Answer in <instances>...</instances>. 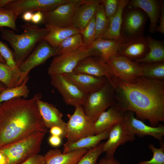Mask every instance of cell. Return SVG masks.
I'll return each mask as SVG.
<instances>
[{
    "label": "cell",
    "instance_id": "obj_5",
    "mask_svg": "<svg viewBox=\"0 0 164 164\" xmlns=\"http://www.w3.org/2000/svg\"><path fill=\"white\" fill-rule=\"evenodd\" d=\"M115 89L107 80L97 90L87 94L82 106L85 114L94 121L103 112L116 102Z\"/></svg>",
    "mask_w": 164,
    "mask_h": 164
},
{
    "label": "cell",
    "instance_id": "obj_7",
    "mask_svg": "<svg viewBox=\"0 0 164 164\" xmlns=\"http://www.w3.org/2000/svg\"><path fill=\"white\" fill-rule=\"evenodd\" d=\"M148 18L142 9L126 6L123 12L120 31L122 40L144 36Z\"/></svg>",
    "mask_w": 164,
    "mask_h": 164
},
{
    "label": "cell",
    "instance_id": "obj_42",
    "mask_svg": "<svg viewBox=\"0 0 164 164\" xmlns=\"http://www.w3.org/2000/svg\"><path fill=\"white\" fill-rule=\"evenodd\" d=\"M50 129L49 132L51 135L59 136L62 138L66 137V132L61 128L55 126Z\"/></svg>",
    "mask_w": 164,
    "mask_h": 164
},
{
    "label": "cell",
    "instance_id": "obj_46",
    "mask_svg": "<svg viewBox=\"0 0 164 164\" xmlns=\"http://www.w3.org/2000/svg\"><path fill=\"white\" fill-rule=\"evenodd\" d=\"M0 164H9V160L7 157L1 150H0Z\"/></svg>",
    "mask_w": 164,
    "mask_h": 164
},
{
    "label": "cell",
    "instance_id": "obj_35",
    "mask_svg": "<svg viewBox=\"0 0 164 164\" xmlns=\"http://www.w3.org/2000/svg\"><path fill=\"white\" fill-rule=\"evenodd\" d=\"M18 16L13 11L5 8L0 9V27H7L17 31L16 21Z\"/></svg>",
    "mask_w": 164,
    "mask_h": 164
},
{
    "label": "cell",
    "instance_id": "obj_24",
    "mask_svg": "<svg viewBox=\"0 0 164 164\" xmlns=\"http://www.w3.org/2000/svg\"><path fill=\"white\" fill-rule=\"evenodd\" d=\"M87 151L81 149L63 153L59 149H50L44 155L45 164H76Z\"/></svg>",
    "mask_w": 164,
    "mask_h": 164
},
{
    "label": "cell",
    "instance_id": "obj_50",
    "mask_svg": "<svg viewBox=\"0 0 164 164\" xmlns=\"http://www.w3.org/2000/svg\"><path fill=\"white\" fill-rule=\"evenodd\" d=\"M0 62L6 63L5 61L0 54Z\"/></svg>",
    "mask_w": 164,
    "mask_h": 164
},
{
    "label": "cell",
    "instance_id": "obj_39",
    "mask_svg": "<svg viewBox=\"0 0 164 164\" xmlns=\"http://www.w3.org/2000/svg\"><path fill=\"white\" fill-rule=\"evenodd\" d=\"M105 14L110 20L117 12L119 0H101Z\"/></svg>",
    "mask_w": 164,
    "mask_h": 164
},
{
    "label": "cell",
    "instance_id": "obj_8",
    "mask_svg": "<svg viewBox=\"0 0 164 164\" xmlns=\"http://www.w3.org/2000/svg\"><path fill=\"white\" fill-rule=\"evenodd\" d=\"M89 56H94L84 45L74 51L57 55L52 61L48 73L51 76L72 72L82 60Z\"/></svg>",
    "mask_w": 164,
    "mask_h": 164
},
{
    "label": "cell",
    "instance_id": "obj_19",
    "mask_svg": "<svg viewBox=\"0 0 164 164\" xmlns=\"http://www.w3.org/2000/svg\"><path fill=\"white\" fill-rule=\"evenodd\" d=\"M100 0H80L73 17L72 25L75 28L82 31L94 15Z\"/></svg>",
    "mask_w": 164,
    "mask_h": 164
},
{
    "label": "cell",
    "instance_id": "obj_25",
    "mask_svg": "<svg viewBox=\"0 0 164 164\" xmlns=\"http://www.w3.org/2000/svg\"><path fill=\"white\" fill-rule=\"evenodd\" d=\"M109 129L99 134L88 136L72 143L64 144L63 152L66 153L81 149L89 150L108 138Z\"/></svg>",
    "mask_w": 164,
    "mask_h": 164
},
{
    "label": "cell",
    "instance_id": "obj_34",
    "mask_svg": "<svg viewBox=\"0 0 164 164\" xmlns=\"http://www.w3.org/2000/svg\"><path fill=\"white\" fill-rule=\"evenodd\" d=\"M0 82L9 88L19 86L13 72L6 63L0 62Z\"/></svg>",
    "mask_w": 164,
    "mask_h": 164
},
{
    "label": "cell",
    "instance_id": "obj_41",
    "mask_svg": "<svg viewBox=\"0 0 164 164\" xmlns=\"http://www.w3.org/2000/svg\"><path fill=\"white\" fill-rule=\"evenodd\" d=\"M20 164H45L44 155L37 154Z\"/></svg>",
    "mask_w": 164,
    "mask_h": 164
},
{
    "label": "cell",
    "instance_id": "obj_1",
    "mask_svg": "<svg viewBox=\"0 0 164 164\" xmlns=\"http://www.w3.org/2000/svg\"><path fill=\"white\" fill-rule=\"evenodd\" d=\"M116 103L125 112L156 127L164 122V81L141 77L126 82L114 77Z\"/></svg>",
    "mask_w": 164,
    "mask_h": 164
},
{
    "label": "cell",
    "instance_id": "obj_43",
    "mask_svg": "<svg viewBox=\"0 0 164 164\" xmlns=\"http://www.w3.org/2000/svg\"><path fill=\"white\" fill-rule=\"evenodd\" d=\"M62 139L59 136L51 135L48 138V142L52 146L57 147L61 144Z\"/></svg>",
    "mask_w": 164,
    "mask_h": 164
},
{
    "label": "cell",
    "instance_id": "obj_26",
    "mask_svg": "<svg viewBox=\"0 0 164 164\" xmlns=\"http://www.w3.org/2000/svg\"><path fill=\"white\" fill-rule=\"evenodd\" d=\"M146 38L148 52L143 57L135 61L138 63L164 62V41L155 39L149 35H147Z\"/></svg>",
    "mask_w": 164,
    "mask_h": 164
},
{
    "label": "cell",
    "instance_id": "obj_36",
    "mask_svg": "<svg viewBox=\"0 0 164 164\" xmlns=\"http://www.w3.org/2000/svg\"><path fill=\"white\" fill-rule=\"evenodd\" d=\"M104 142L88 150L81 158L76 164H96L99 157L103 152Z\"/></svg>",
    "mask_w": 164,
    "mask_h": 164
},
{
    "label": "cell",
    "instance_id": "obj_22",
    "mask_svg": "<svg viewBox=\"0 0 164 164\" xmlns=\"http://www.w3.org/2000/svg\"><path fill=\"white\" fill-rule=\"evenodd\" d=\"M127 6L140 8L146 13L150 21L149 31L153 33L158 26L160 14V6L155 0H132L129 1Z\"/></svg>",
    "mask_w": 164,
    "mask_h": 164
},
{
    "label": "cell",
    "instance_id": "obj_44",
    "mask_svg": "<svg viewBox=\"0 0 164 164\" xmlns=\"http://www.w3.org/2000/svg\"><path fill=\"white\" fill-rule=\"evenodd\" d=\"M96 164H122L114 156L108 157L105 156L104 157L101 159Z\"/></svg>",
    "mask_w": 164,
    "mask_h": 164
},
{
    "label": "cell",
    "instance_id": "obj_29",
    "mask_svg": "<svg viewBox=\"0 0 164 164\" xmlns=\"http://www.w3.org/2000/svg\"><path fill=\"white\" fill-rule=\"evenodd\" d=\"M29 77V76L27 77L20 85L11 88H7L0 93V105L2 102L13 98L22 97L24 98H27L29 92L26 85Z\"/></svg>",
    "mask_w": 164,
    "mask_h": 164
},
{
    "label": "cell",
    "instance_id": "obj_9",
    "mask_svg": "<svg viewBox=\"0 0 164 164\" xmlns=\"http://www.w3.org/2000/svg\"><path fill=\"white\" fill-rule=\"evenodd\" d=\"M59 54L57 47L52 46L43 39L39 41L33 52L18 66L21 74L19 85L29 76L32 69L43 64L50 57Z\"/></svg>",
    "mask_w": 164,
    "mask_h": 164
},
{
    "label": "cell",
    "instance_id": "obj_21",
    "mask_svg": "<svg viewBox=\"0 0 164 164\" xmlns=\"http://www.w3.org/2000/svg\"><path fill=\"white\" fill-rule=\"evenodd\" d=\"M87 94L101 88L107 79L97 77L86 74L72 72L63 74Z\"/></svg>",
    "mask_w": 164,
    "mask_h": 164
},
{
    "label": "cell",
    "instance_id": "obj_4",
    "mask_svg": "<svg viewBox=\"0 0 164 164\" xmlns=\"http://www.w3.org/2000/svg\"><path fill=\"white\" fill-rule=\"evenodd\" d=\"M46 133L41 131L35 132L0 150L7 157L9 164H20L39 154Z\"/></svg>",
    "mask_w": 164,
    "mask_h": 164
},
{
    "label": "cell",
    "instance_id": "obj_49",
    "mask_svg": "<svg viewBox=\"0 0 164 164\" xmlns=\"http://www.w3.org/2000/svg\"><path fill=\"white\" fill-rule=\"evenodd\" d=\"M7 88L6 86L2 83L0 82V93Z\"/></svg>",
    "mask_w": 164,
    "mask_h": 164
},
{
    "label": "cell",
    "instance_id": "obj_40",
    "mask_svg": "<svg viewBox=\"0 0 164 164\" xmlns=\"http://www.w3.org/2000/svg\"><path fill=\"white\" fill-rule=\"evenodd\" d=\"M160 6V14L159 18V25L156 31L164 34V3L163 1H158Z\"/></svg>",
    "mask_w": 164,
    "mask_h": 164
},
{
    "label": "cell",
    "instance_id": "obj_37",
    "mask_svg": "<svg viewBox=\"0 0 164 164\" xmlns=\"http://www.w3.org/2000/svg\"><path fill=\"white\" fill-rule=\"evenodd\" d=\"M161 146L157 148L152 144L148 145L149 149L153 154L152 157L149 160L141 161L138 164H164V142H160Z\"/></svg>",
    "mask_w": 164,
    "mask_h": 164
},
{
    "label": "cell",
    "instance_id": "obj_18",
    "mask_svg": "<svg viewBox=\"0 0 164 164\" xmlns=\"http://www.w3.org/2000/svg\"><path fill=\"white\" fill-rule=\"evenodd\" d=\"M42 97L38 98L36 102L39 114L46 127L48 129L55 126H59L66 132L67 123L62 119L63 114L53 104L42 100Z\"/></svg>",
    "mask_w": 164,
    "mask_h": 164
},
{
    "label": "cell",
    "instance_id": "obj_28",
    "mask_svg": "<svg viewBox=\"0 0 164 164\" xmlns=\"http://www.w3.org/2000/svg\"><path fill=\"white\" fill-rule=\"evenodd\" d=\"M45 27L48 29L49 32L43 39L55 47H58L61 43L67 37L81 32L80 30L72 26L67 28L51 26Z\"/></svg>",
    "mask_w": 164,
    "mask_h": 164
},
{
    "label": "cell",
    "instance_id": "obj_45",
    "mask_svg": "<svg viewBox=\"0 0 164 164\" xmlns=\"http://www.w3.org/2000/svg\"><path fill=\"white\" fill-rule=\"evenodd\" d=\"M43 19V15L42 12H36L33 14L31 21L35 24H38L42 22Z\"/></svg>",
    "mask_w": 164,
    "mask_h": 164
},
{
    "label": "cell",
    "instance_id": "obj_3",
    "mask_svg": "<svg viewBox=\"0 0 164 164\" xmlns=\"http://www.w3.org/2000/svg\"><path fill=\"white\" fill-rule=\"evenodd\" d=\"M20 26L23 31L20 34L15 33L13 30L0 27L1 38L7 41L13 49L15 61L18 67L49 32L46 27L40 28L29 23Z\"/></svg>",
    "mask_w": 164,
    "mask_h": 164
},
{
    "label": "cell",
    "instance_id": "obj_16",
    "mask_svg": "<svg viewBox=\"0 0 164 164\" xmlns=\"http://www.w3.org/2000/svg\"><path fill=\"white\" fill-rule=\"evenodd\" d=\"M73 72L105 77L113 85L112 80L114 76L105 61L97 56H89L83 59Z\"/></svg>",
    "mask_w": 164,
    "mask_h": 164
},
{
    "label": "cell",
    "instance_id": "obj_6",
    "mask_svg": "<svg viewBox=\"0 0 164 164\" xmlns=\"http://www.w3.org/2000/svg\"><path fill=\"white\" fill-rule=\"evenodd\" d=\"M66 123V143L75 142L82 138L95 135L94 122L84 113L82 106L75 107L73 113L68 114Z\"/></svg>",
    "mask_w": 164,
    "mask_h": 164
},
{
    "label": "cell",
    "instance_id": "obj_30",
    "mask_svg": "<svg viewBox=\"0 0 164 164\" xmlns=\"http://www.w3.org/2000/svg\"><path fill=\"white\" fill-rule=\"evenodd\" d=\"M142 77L158 80L164 79V63H142L140 64Z\"/></svg>",
    "mask_w": 164,
    "mask_h": 164
},
{
    "label": "cell",
    "instance_id": "obj_20",
    "mask_svg": "<svg viewBox=\"0 0 164 164\" xmlns=\"http://www.w3.org/2000/svg\"><path fill=\"white\" fill-rule=\"evenodd\" d=\"M125 112L116 103L102 112L94 122L95 135L101 133L122 121Z\"/></svg>",
    "mask_w": 164,
    "mask_h": 164
},
{
    "label": "cell",
    "instance_id": "obj_13",
    "mask_svg": "<svg viewBox=\"0 0 164 164\" xmlns=\"http://www.w3.org/2000/svg\"><path fill=\"white\" fill-rule=\"evenodd\" d=\"M71 0H12L5 8L14 12L18 16L26 12L51 10Z\"/></svg>",
    "mask_w": 164,
    "mask_h": 164
},
{
    "label": "cell",
    "instance_id": "obj_48",
    "mask_svg": "<svg viewBox=\"0 0 164 164\" xmlns=\"http://www.w3.org/2000/svg\"><path fill=\"white\" fill-rule=\"evenodd\" d=\"M12 0H0V9L4 8L5 5Z\"/></svg>",
    "mask_w": 164,
    "mask_h": 164
},
{
    "label": "cell",
    "instance_id": "obj_23",
    "mask_svg": "<svg viewBox=\"0 0 164 164\" xmlns=\"http://www.w3.org/2000/svg\"><path fill=\"white\" fill-rule=\"evenodd\" d=\"M121 42L99 38L95 39L87 47L94 56L99 57L105 62L117 54L118 46Z\"/></svg>",
    "mask_w": 164,
    "mask_h": 164
},
{
    "label": "cell",
    "instance_id": "obj_10",
    "mask_svg": "<svg viewBox=\"0 0 164 164\" xmlns=\"http://www.w3.org/2000/svg\"><path fill=\"white\" fill-rule=\"evenodd\" d=\"M51 83L59 91L67 105L83 106L87 94L63 74L50 76Z\"/></svg>",
    "mask_w": 164,
    "mask_h": 164
},
{
    "label": "cell",
    "instance_id": "obj_27",
    "mask_svg": "<svg viewBox=\"0 0 164 164\" xmlns=\"http://www.w3.org/2000/svg\"><path fill=\"white\" fill-rule=\"evenodd\" d=\"M129 0H119L117 12L110 20L108 28L103 35L102 39H106L122 41L120 31L122 22L123 10Z\"/></svg>",
    "mask_w": 164,
    "mask_h": 164
},
{
    "label": "cell",
    "instance_id": "obj_12",
    "mask_svg": "<svg viewBox=\"0 0 164 164\" xmlns=\"http://www.w3.org/2000/svg\"><path fill=\"white\" fill-rule=\"evenodd\" d=\"M80 1V0H71L53 10L42 12L43 19L42 22L45 24V27L72 26L74 13Z\"/></svg>",
    "mask_w": 164,
    "mask_h": 164
},
{
    "label": "cell",
    "instance_id": "obj_47",
    "mask_svg": "<svg viewBox=\"0 0 164 164\" xmlns=\"http://www.w3.org/2000/svg\"><path fill=\"white\" fill-rule=\"evenodd\" d=\"M33 14L32 12H26L22 14V18L26 21H31Z\"/></svg>",
    "mask_w": 164,
    "mask_h": 164
},
{
    "label": "cell",
    "instance_id": "obj_33",
    "mask_svg": "<svg viewBox=\"0 0 164 164\" xmlns=\"http://www.w3.org/2000/svg\"><path fill=\"white\" fill-rule=\"evenodd\" d=\"M0 54L5 60L6 63L12 70L18 81V85L19 86L21 74L18 67L15 61L14 52L7 45L0 40Z\"/></svg>",
    "mask_w": 164,
    "mask_h": 164
},
{
    "label": "cell",
    "instance_id": "obj_32",
    "mask_svg": "<svg viewBox=\"0 0 164 164\" xmlns=\"http://www.w3.org/2000/svg\"><path fill=\"white\" fill-rule=\"evenodd\" d=\"M84 45L80 33L69 36L63 40L57 47L59 55L76 50Z\"/></svg>",
    "mask_w": 164,
    "mask_h": 164
},
{
    "label": "cell",
    "instance_id": "obj_31",
    "mask_svg": "<svg viewBox=\"0 0 164 164\" xmlns=\"http://www.w3.org/2000/svg\"><path fill=\"white\" fill-rule=\"evenodd\" d=\"M95 17V39L102 38L108 28L110 20L105 14L103 5L101 0L97 5Z\"/></svg>",
    "mask_w": 164,
    "mask_h": 164
},
{
    "label": "cell",
    "instance_id": "obj_11",
    "mask_svg": "<svg viewBox=\"0 0 164 164\" xmlns=\"http://www.w3.org/2000/svg\"><path fill=\"white\" fill-rule=\"evenodd\" d=\"M114 77L126 82L142 77L140 64L124 56L116 54L105 62Z\"/></svg>",
    "mask_w": 164,
    "mask_h": 164
},
{
    "label": "cell",
    "instance_id": "obj_15",
    "mask_svg": "<svg viewBox=\"0 0 164 164\" xmlns=\"http://www.w3.org/2000/svg\"><path fill=\"white\" fill-rule=\"evenodd\" d=\"M134 113L131 111L125 112L122 121L130 132L139 137L149 135L158 140L160 142L163 141L164 125L160 124L156 127L148 125L136 118Z\"/></svg>",
    "mask_w": 164,
    "mask_h": 164
},
{
    "label": "cell",
    "instance_id": "obj_2",
    "mask_svg": "<svg viewBox=\"0 0 164 164\" xmlns=\"http://www.w3.org/2000/svg\"><path fill=\"white\" fill-rule=\"evenodd\" d=\"M41 94L26 99L12 98L0 105V149L37 131L46 133L36 100Z\"/></svg>",
    "mask_w": 164,
    "mask_h": 164
},
{
    "label": "cell",
    "instance_id": "obj_17",
    "mask_svg": "<svg viewBox=\"0 0 164 164\" xmlns=\"http://www.w3.org/2000/svg\"><path fill=\"white\" fill-rule=\"evenodd\" d=\"M148 51L146 38L143 36L121 41L117 54L136 60L143 57Z\"/></svg>",
    "mask_w": 164,
    "mask_h": 164
},
{
    "label": "cell",
    "instance_id": "obj_38",
    "mask_svg": "<svg viewBox=\"0 0 164 164\" xmlns=\"http://www.w3.org/2000/svg\"><path fill=\"white\" fill-rule=\"evenodd\" d=\"M84 45L87 46L95 39L96 29L95 15L88 22L84 30L81 32Z\"/></svg>",
    "mask_w": 164,
    "mask_h": 164
},
{
    "label": "cell",
    "instance_id": "obj_14",
    "mask_svg": "<svg viewBox=\"0 0 164 164\" xmlns=\"http://www.w3.org/2000/svg\"><path fill=\"white\" fill-rule=\"evenodd\" d=\"M107 139V141L104 143L103 152L105 153V156L113 157L119 146L127 142L134 141L135 135L121 121L110 128Z\"/></svg>",
    "mask_w": 164,
    "mask_h": 164
}]
</instances>
